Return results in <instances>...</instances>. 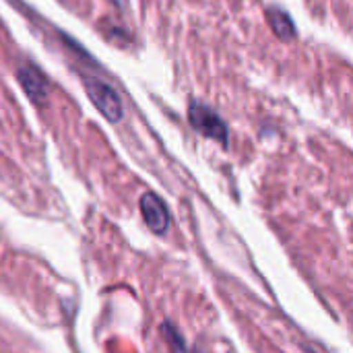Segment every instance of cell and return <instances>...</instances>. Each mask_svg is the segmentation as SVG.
<instances>
[{
	"label": "cell",
	"instance_id": "6da1fadb",
	"mask_svg": "<svg viewBox=\"0 0 353 353\" xmlns=\"http://www.w3.org/2000/svg\"><path fill=\"white\" fill-rule=\"evenodd\" d=\"M85 89H87V93H89L93 105H95L110 122H118V120L122 118V101H120L118 93H116L110 85L91 79V81H87Z\"/></svg>",
	"mask_w": 353,
	"mask_h": 353
},
{
	"label": "cell",
	"instance_id": "7a4b0ae2",
	"mask_svg": "<svg viewBox=\"0 0 353 353\" xmlns=\"http://www.w3.org/2000/svg\"><path fill=\"white\" fill-rule=\"evenodd\" d=\"M190 122H192V126L199 130V132H203V134H207V137H211V139H215V141H221V143H225L228 141V128H225V124L219 120V116L215 114V112H211L209 108H205V105H199V103H192L190 105Z\"/></svg>",
	"mask_w": 353,
	"mask_h": 353
},
{
	"label": "cell",
	"instance_id": "3957f363",
	"mask_svg": "<svg viewBox=\"0 0 353 353\" xmlns=\"http://www.w3.org/2000/svg\"><path fill=\"white\" fill-rule=\"evenodd\" d=\"M141 213L145 223L149 225L151 232L155 234H165L170 228V211L165 207V203L157 196V194H143L141 199Z\"/></svg>",
	"mask_w": 353,
	"mask_h": 353
},
{
	"label": "cell",
	"instance_id": "277c9868",
	"mask_svg": "<svg viewBox=\"0 0 353 353\" xmlns=\"http://www.w3.org/2000/svg\"><path fill=\"white\" fill-rule=\"evenodd\" d=\"M17 77H19L23 89H25L33 99H41V97L46 95V89H48L46 79H43V74H41L37 68H33L31 64L21 66L19 72H17Z\"/></svg>",
	"mask_w": 353,
	"mask_h": 353
},
{
	"label": "cell",
	"instance_id": "5b68a950",
	"mask_svg": "<svg viewBox=\"0 0 353 353\" xmlns=\"http://www.w3.org/2000/svg\"><path fill=\"white\" fill-rule=\"evenodd\" d=\"M269 19H271V27H273V31H275L281 39H292V37H294L296 27H294L292 19H290L281 8L273 6V8L269 10Z\"/></svg>",
	"mask_w": 353,
	"mask_h": 353
},
{
	"label": "cell",
	"instance_id": "8992f818",
	"mask_svg": "<svg viewBox=\"0 0 353 353\" xmlns=\"http://www.w3.org/2000/svg\"><path fill=\"white\" fill-rule=\"evenodd\" d=\"M161 333L168 337V343L172 345L174 353H186V345H184V341H182L180 333H178L170 323H165V325L161 327Z\"/></svg>",
	"mask_w": 353,
	"mask_h": 353
}]
</instances>
